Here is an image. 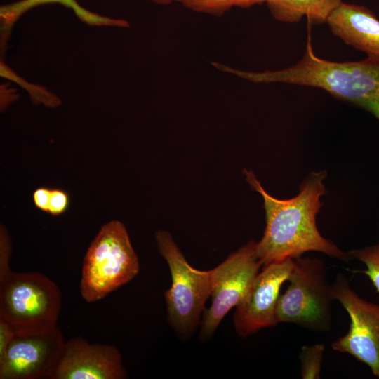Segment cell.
Here are the masks:
<instances>
[{
	"mask_svg": "<svg viewBox=\"0 0 379 379\" xmlns=\"http://www.w3.org/2000/svg\"><path fill=\"white\" fill-rule=\"evenodd\" d=\"M224 72L253 83H286L321 88L335 98L368 111L379 120V59L333 62L314 52L310 32L302 58L279 70L244 71L225 66Z\"/></svg>",
	"mask_w": 379,
	"mask_h": 379,
	"instance_id": "cell-2",
	"label": "cell"
},
{
	"mask_svg": "<svg viewBox=\"0 0 379 379\" xmlns=\"http://www.w3.org/2000/svg\"><path fill=\"white\" fill-rule=\"evenodd\" d=\"M244 175L251 187L264 200L266 226L262 239L256 242V254L262 264L294 259L309 251H317L343 262L352 258L319 232L316 217L326 192L325 171L311 173L302 183L299 193L288 199L269 194L251 171Z\"/></svg>",
	"mask_w": 379,
	"mask_h": 379,
	"instance_id": "cell-1",
	"label": "cell"
},
{
	"mask_svg": "<svg viewBox=\"0 0 379 379\" xmlns=\"http://www.w3.org/2000/svg\"><path fill=\"white\" fill-rule=\"evenodd\" d=\"M348 253L352 259L361 261L366 266V270L354 272L366 274L373 284L376 292L379 293V244L354 249Z\"/></svg>",
	"mask_w": 379,
	"mask_h": 379,
	"instance_id": "cell-16",
	"label": "cell"
},
{
	"mask_svg": "<svg viewBox=\"0 0 379 379\" xmlns=\"http://www.w3.org/2000/svg\"><path fill=\"white\" fill-rule=\"evenodd\" d=\"M65 345L58 326L41 333L15 335L0 359V379H53Z\"/></svg>",
	"mask_w": 379,
	"mask_h": 379,
	"instance_id": "cell-9",
	"label": "cell"
},
{
	"mask_svg": "<svg viewBox=\"0 0 379 379\" xmlns=\"http://www.w3.org/2000/svg\"><path fill=\"white\" fill-rule=\"evenodd\" d=\"M287 281L289 285L280 294L275 323H291L317 332H327L332 326V284L326 268L318 258H295Z\"/></svg>",
	"mask_w": 379,
	"mask_h": 379,
	"instance_id": "cell-5",
	"label": "cell"
},
{
	"mask_svg": "<svg viewBox=\"0 0 379 379\" xmlns=\"http://www.w3.org/2000/svg\"><path fill=\"white\" fill-rule=\"evenodd\" d=\"M343 0H265L277 20L294 23L306 17L309 25L325 23Z\"/></svg>",
	"mask_w": 379,
	"mask_h": 379,
	"instance_id": "cell-14",
	"label": "cell"
},
{
	"mask_svg": "<svg viewBox=\"0 0 379 379\" xmlns=\"http://www.w3.org/2000/svg\"><path fill=\"white\" fill-rule=\"evenodd\" d=\"M325 346L323 343L305 345L301 348L300 373L303 379L320 378Z\"/></svg>",
	"mask_w": 379,
	"mask_h": 379,
	"instance_id": "cell-17",
	"label": "cell"
},
{
	"mask_svg": "<svg viewBox=\"0 0 379 379\" xmlns=\"http://www.w3.org/2000/svg\"><path fill=\"white\" fill-rule=\"evenodd\" d=\"M128 378L118 349L90 344L81 336L66 342L53 379H124Z\"/></svg>",
	"mask_w": 379,
	"mask_h": 379,
	"instance_id": "cell-11",
	"label": "cell"
},
{
	"mask_svg": "<svg viewBox=\"0 0 379 379\" xmlns=\"http://www.w3.org/2000/svg\"><path fill=\"white\" fill-rule=\"evenodd\" d=\"M51 189L45 187L36 188L32 194L34 206L41 211L48 213Z\"/></svg>",
	"mask_w": 379,
	"mask_h": 379,
	"instance_id": "cell-19",
	"label": "cell"
},
{
	"mask_svg": "<svg viewBox=\"0 0 379 379\" xmlns=\"http://www.w3.org/2000/svg\"><path fill=\"white\" fill-rule=\"evenodd\" d=\"M262 265L252 240L211 270L212 300L203 312L200 339L210 338L226 314L241 302Z\"/></svg>",
	"mask_w": 379,
	"mask_h": 379,
	"instance_id": "cell-7",
	"label": "cell"
},
{
	"mask_svg": "<svg viewBox=\"0 0 379 379\" xmlns=\"http://www.w3.org/2000/svg\"><path fill=\"white\" fill-rule=\"evenodd\" d=\"M138 256L122 222L105 224L85 255L80 291L88 302H94L131 281L139 272Z\"/></svg>",
	"mask_w": 379,
	"mask_h": 379,
	"instance_id": "cell-4",
	"label": "cell"
},
{
	"mask_svg": "<svg viewBox=\"0 0 379 379\" xmlns=\"http://www.w3.org/2000/svg\"><path fill=\"white\" fill-rule=\"evenodd\" d=\"M155 238L171 275V286L164 293L168 319L176 332L187 335L197 326L205 303L211 296V270L192 267L168 232L159 230Z\"/></svg>",
	"mask_w": 379,
	"mask_h": 379,
	"instance_id": "cell-6",
	"label": "cell"
},
{
	"mask_svg": "<svg viewBox=\"0 0 379 379\" xmlns=\"http://www.w3.org/2000/svg\"><path fill=\"white\" fill-rule=\"evenodd\" d=\"M156 4L161 5H168L176 0H150Z\"/></svg>",
	"mask_w": 379,
	"mask_h": 379,
	"instance_id": "cell-21",
	"label": "cell"
},
{
	"mask_svg": "<svg viewBox=\"0 0 379 379\" xmlns=\"http://www.w3.org/2000/svg\"><path fill=\"white\" fill-rule=\"evenodd\" d=\"M193 11L221 16L233 7L248 8L262 4L265 0H176Z\"/></svg>",
	"mask_w": 379,
	"mask_h": 379,
	"instance_id": "cell-15",
	"label": "cell"
},
{
	"mask_svg": "<svg viewBox=\"0 0 379 379\" xmlns=\"http://www.w3.org/2000/svg\"><path fill=\"white\" fill-rule=\"evenodd\" d=\"M69 204L70 197L67 192L61 189H51L47 213L58 216L67 211Z\"/></svg>",
	"mask_w": 379,
	"mask_h": 379,
	"instance_id": "cell-18",
	"label": "cell"
},
{
	"mask_svg": "<svg viewBox=\"0 0 379 379\" xmlns=\"http://www.w3.org/2000/svg\"><path fill=\"white\" fill-rule=\"evenodd\" d=\"M15 333L5 321L0 320V359L2 358Z\"/></svg>",
	"mask_w": 379,
	"mask_h": 379,
	"instance_id": "cell-20",
	"label": "cell"
},
{
	"mask_svg": "<svg viewBox=\"0 0 379 379\" xmlns=\"http://www.w3.org/2000/svg\"><path fill=\"white\" fill-rule=\"evenodd\" d=\"M58 4L71 9L83 22L91 26H107L126 28L129 22L124 19L112 18L91 12L81 6L77 0H20L0 8L1 36L3 48L15 23L28 11L41 5Z\"/></svg>",
	"mask_w": 379,
	"mask_h": 379,
	"instance_id": "cell-13",
	"label": "cell"
},
{
	"mask_svg": "<svg viewBox=\"0 0 379 379\" xmlns=\"http://www.w3.org/2000/svg\"><path fill=\"white\" fill-rule=\"evenodd\" d=\"M326 23L331 32L344 43L379 59V20L361 5L342 2Z\"/></svg>",
	"mask_w": 379,
	"mask_h": 379,
	"instance_id": "cell-12",
	"label": "cell"
},
{
	"mask_svg": "<svg viewBox=\"0 0 379 379\" xmlns=\"http://www.w3.org/2000/svg\"><path fill=\"white\" fill-rule=\"evenodd\" d=\"M62 307L58 286L38 272L0 274V320L15 335L48 331L58 326Z\"/></svg>",
	"mask_w": 379,
	"mask_h": 379,
	"instance_id": "cell-3",
	"label": "cell"
},
{
	"mask_svg": "<svg viewBox=\"0 0 379 379\" xmlns=\"http://www.w3.org/2000/svg\"><path fill=\"white\" fill-rule=\"evenodd\" d=\"M294 260L289 258L263 265L246 295L236 307L233 317L239 335L246 338L259 330L274 326L280 289L291 272Z\"/></svg>",
	"mask_w": 379,
	"mask_h": 379,
	"instance_id": "cell-10",
	"label": "cell"
},
{
	"mask_svg": "<svg viewBox=\"0 0 379 379\" xmlns=\"http://www.w3.org/2000/svg\"><path fill=\"white\" fill-rule=\"evenodd\" d=\"M332 288L350 319L347 333L331 343L332 349L352 355L379 378V305L361 298L343 274L337 275Z\"/></svg>",
	"mask_w": 379,
	"mask_h": 379,
	"instance_id": "cell-8",
	"label": "cell"
}]
</instances>
